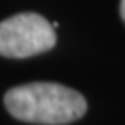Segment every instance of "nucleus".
<instances>
[{
	"instance_id": "obj_1",
	"label": "nucleus",
	"mask_w": 125,
	"mask_h": 125,
	"mask_svg": "<svg viewBox=\"0 0 125 125\" xmlns=\"http://www.w3.org/2000/svg\"><path fill=\"white\" fill-rule=\"evenodd\" d=\"M4 103L14 118L40 125L71 123L87 111V101L80 92L49 82L14 87L7 90Z\"/></svg>"
},
{
	"instance_id": "obj_2",
	"label": "nucleus",
	"mask_w": 125,
	"mask_h": 125,
	"mask_svg": "<svg viewBox=\"0 0 125 125\" xmlns=\"http://www.w3.org/2000/svg\"><path fill=\"white\" fill-rule=\"evenodd\" d=\"M56 45L52 24L35 12L14 14L0 23V56L24 59L51 51Z\"/></svg>"
},
{
	"instance_id": "obj_3",
	"label": "nucleus",
	"mask_w": 125,
	"mask_h": 125,
	"mask_svg": "<svg viewBox=\"0 0 125 125\" xmlns=\"http://www.w3.org/2000/svg\"><path fill=\"white\" fill-rule=\"evenodd\" d=\"M120 16H122V19L125 21V0H122V4H120Z\"/></svg>"
}]
</instances>
